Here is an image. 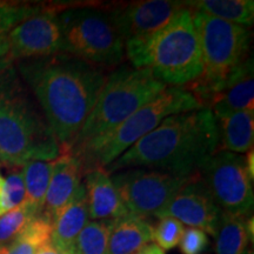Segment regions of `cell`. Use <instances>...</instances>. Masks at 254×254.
Segmentation results:
<instances>
[{
  "mask_svg": "<svg viewBox=\"0 0 254 254\" xmlns=\"http://www.w3.org/2000/svg\"><path fill=\"white\" fill-rule=\"evenodd\" d=\"M17 65L59 142L60 153L68 151L106 81L104 68L66 53L20 60Z\"/></svg>",
  "mask_w": 254,
  "mask_h": 254,
  "instance_id": "cell-1",
  "label": "cell"
},
{
  "mask_svg": "<svg viewBox=\"0 0 254 254\" xmlns=\"http://www.w3.org/2000/svg\"><path fill=\"white\" fill-rule=\"evenodd\" d=\"M218 147L217 120L205 107L170 116L105 168L110 174L140 167L192 178Z\"/></svg>",
  "mask_w": 254,
  "mask_h": 254,
  "instance_id": "cell-2",
  "label": "cell"
},
{
  "mask_svg": "<svg viewBox=\"0 0 254 254\" xmlns=\"http://www.w3.org/2000/svg\"><path fill=\"white\" fill-rule=\"evenodd\" d=\"M60 145L12 63H0V161L21 167L53 161Z\"/></svg>",
  "mask_w": 254,
  "mask_h": 254,
  "instance_id": "cell-3",
  "label": "cell"
},
{
  "mask_svg": "<svg viewBox=\"0 0 254 254\" xmlns=\"http://www.w3.org/2000/svg\"><path fill=\"white\" fill-rule=\"evenodd\" d=\"M125 55L133 67L148 69L166 86L192 85L202 72L193 12L186 7L151 37L125 44Z\"/></svg>",
  "mask_w": 254,
  "mask_h": 254,
  "instance_id": "cell-4",
  "label": "cell"
},
{
  "mask_svg": "<svg viewBox=\"0 0 254 254\" xmlns=\"http://www.w3.org/2000/svg\"><path fill=\"white\" fill-rule=\"evenodd\" d=\"M167 86L146 68L123 65L107 74L90 116L68 151L79 160L139 107Z\"/></svg>",
  "mask_w": 254,
  "mask_h": 254,
  "instance_id": "cell-5",
  "label": "cell"
},
{
  "mask_svg": "<svg viewBox=\"0 0 254 254\" xmlns=\"http://www.w3.org/2000/svg\"><path fill=\"white\" fill-rule=\"evenodd\" d=\"M193 21L201 50L202 72L198 80L187 87L205 107L249 58L251 33L247 27L199 12H193Z\"/></svg>",
  "mask_w": 254,
  "mask_h": 254,
  "instance_id": "cell-6",
  "label": "cell"
},
{
  "mask_svg": "<svg viewBox=\"0 0 254 254\" xmlns=\"http://www.w3.org/2000/svg\"><path fill=\"white\" fill-rule=\"evenodd\" d=\"M200 109L205 107L189 90L167 86L84 154L80 159L82 173L93 167H107L170 116Z\"/></svg>",
  "mask_w": 254,
  "mask_h": 254,
  "instance_id": "cell-7",
  "label": "cell"
},
{
  "mask_svg": "<svg viewBox=\"0 0 254 254\" xmlns=\"http://www.w3.org/2000/svg\"><path fill=\"white\" fill-rule=\"evenodd\" d=\"M64 53L101 68L116 67L125 57V43L110 11L72 7L58 12Z\"/></svg>",
  "mask_w": 254,
  "mask_h": 254,
  "instance_id": "cell-8",
  "label": "cell"
},
{
  "mask_svg": "<svg viewBox=\"0 0 254 254\" xmlns=\"http://www.w3.org/2000/svg\"><path fill=\"white\" fill-rule=\"evenodd\" d=\"M128 214L146 219L159 217L178 190L190 178L148 168H126L111 173Z\"/></svg>",
  "mask_w": 254,
  "mask_h": 254,
  "instance_id": "cell-9",
  "label": "cell"
},
{
  "mask_svg": "<svg viewBox=\"0 0 254 254\" xmlns=\"http://www.w3.org/2000/svg\"><path fill=\"white\" fill-rule=\"evenodd\" d=\"M199 176L221 212L250 217L254 202L253 185L243 155L217 151Z\"/></svg>",
  "mask_w": 254,
  "mask_h": 254,
  "instance_id": "cell-10",
  "label": "cell"
},
{
  "mask_svg": "<svg viewBox=\"0 0 254 254\" xmlns=\"http://www.w3.org/2000/svg\"><path fill=\"white\" fill-rule=\"evenodd\" d=\"M55 8H43L7 33L9 51L6 62L44 58L64 53V38Z\"/></svg>",
  "mask_w": 254,
  "mask_h": 254,
  "instance_id": "cell-11",
  "label": "cell"
},
{
  "mask_svg": "<svg viewBox=\"0 0 254 254\" xmlns=\"http://www.w3.org/2000/svg\"><path fill=\"white\" fill-rule=\"evenodd\" d=\"M186 7L185 1L145 0L120 6L110 12L124 43L127 44L151 37Z\"/></svg>",
  "mask_w": 254,
  "mask_h": 254,
  "instance_id": "cell-12",
  "label": "cell"
},
{
  "mask_svg": "<svg viewBox=\"0 0 254 254\" xmlns=\"http://www.w3.org/2000/svg\"><path fill=\"white\" fill-rule=\"evenodd\" d=\"M161 217L174 218L183 225L215 237L221 211L198 174L178 190L158 218Z\"/></svg>",
  "mask_w": 254,
  "mask_h": 254,
  "instance_id": "cell-13",
  "label": "cell"
},
{
  "mask_svg": "<svg viewBox=\"0 0 254 254\" xmlns=\"http://www.w3.org/2000/svg\"><path fill=\"white\" fill-rule=\"evenodd\" d=\"M52 164V176L41 213L51 221L74 199L82 185L81 161L71 152H62Z\"/></svg>",
  "mask_w": 254,
  "mask_h": 254,
  "instance_id": "cell-14",
  "label": "cell"
},
{
  "mask_svg": "<svg viewBox=\"0 0 254 254\" xmlns=\"http://www.w3.org/2000/svg\"><path fill=\"white\" fill-rule=\"evenodd\" d=\"M84 185L91 220L114 221L128 214L105 167H93L85 172Z\"/></svg>",
  "mask_w": 254,
  "mask_h": 254,
  "instance_id": "cell-15",
  "label": "cell"
},
{
  "mask_svg": "<svg viewBox=\"0 0 254 254\" xmlns=\"http://www.w3.org/2000/svg\"><path fill=\"white\" fill-rule=\"evenodd\" d=\"M214 117H221L238 111L254 110L253 59L247 58L231 74L220 91L209 103Z\"/></svg>",
  "mask_w": 254,
  "mask_h": 254,
  "instance_id": "cell-16",
  "label": "cell"
},
{
  "mask_svg": "<svg viewBox=\"0 0 254 254\" xmlns=\"http://www.w3.org/2000/svg\"><path fill=\"white\" fill-rule=\"evenodd\" d=\"M90 221L86 190L82 185L74 199L57 213L52 220L51 245L72 252L75 239L85 225Z\"/></svg>",
  "mask_w": 254,
  "mask_h": 254,
  "instance_id": "cell-17",
  "label": "cell"
},
{
  "mask_svg": "<svg viewBox=\"0 0 254 254\" xmlns=\"http://www.w3.org/2000/svg\"><path fill=\"white\" fill-rule=\"evenodd\" d=\"M153 226L146 219L127 214L112 222L109 254H134L152 243Z\"/></svg>",
  "mask_w": 254,
  "mask_h": 254,
  "instance_id": "cell-18",
  "label": "cell"
},
{
  "mask_svg": "<svg viewBox=\"0 0 254 254\" xmlns=\"http://www.w3.org/2000/svg\"><path fill=\"white\" fill-rule=\"evenodd\" d=\"M219 144L222 150L232 153H247L253 148L254 110L238 111L215 117Z\"/></svg>",
  "mask_w": 254,
  "mask_h": 254,
  "instance_id": "cell-19",
  "label": "cell"
},
{
  "mask_svg": "<svg viewBox=\"0 0 254 254\" xmlns=\"http://www.w3.org/2000/svg\"><path fill=\"white\" fill-rule=\"evenodd\" d=\"M253 218L221 212L215 234V254H246L253 236Z\"/></svg>",
  "mask_w": 254,
  "mask_h": 254,
  "instance_id": "cell-20",
  "label": "cell"
},
{
  "mask_svg": "<svg viewBox=\"0 0 254 254\" xmlns=\"http://www.w3.org/2000/svg\"><path fill=\"white\" fill-rule=\"evenodd\" d=\"M190 11L214 17L240 26H252L254 21L253 0H198L185 1Z\"/></svg>",
  "mask_w": 254,
  "mask_h": 254,
  "instance_id": "cell-21",
  "label": "cell"
},
{
  "mask_svg": "<svg viewBox=\"0 0 254 254\" xmlns=\"http://www.w3.org/2000/svg\"><path fill=\"white\" fill-rule=\"evenodd\" d=\"M52 221L43 214L33 219L21 233L4 245H0V254H37L51 244Z\"/></svg>",
  "mask_w": 254,
  "mask_h": 254,
  "instance_id": "cell-22",
  "label": "cell"
},
{
  "mask_svg": "<svg viewBox=\"0 0 254 254\" xmlns=\"http://www.w3.org/2000/svg\"><path fill=\"white\" fill-rule=\"evenodd\" d=\"M52 168V161H28L21 166L26 190V202L37 208L40 213H43Z\"/></svg>",
  "mask_w": 254,
  "mask_h": 254,
  "instance_id": "cell-23",
  "label": "cell"
},
{
  "mask_svg": "<svg viewBox=\"0 0 254 254\" xmlns=\"http://www.w3.org/2000/svg\"><path fill=\"white\" fill-rule=\"evenodd\" d=\"M113 221H88L75 239L73 254H109V238Z\"/></svg>",
  "mask_w": 254,
  "mask_h": 254,
  "instance_id": "cell-24",
  "label": "cell"
},
{
  "mask_svg": "<svg viewBox=\"0 0 254 254\" xmlns=\"http://www.w3.org/2000/svg\"><path fill=\"white\" fill-rule=\"evenodd\" d=\"M39 215H41L40 212L26 201L0 215V245L13 240L33 219Z\"/></svg>",
  "mask_w": 254,
  "mask_h": 254,
  "instance_id": "cell-25",
  "label": "cell"
},
{
  "mask_svg": "<svg viewBox=\"0 0 254 254\" xmlns=\"http://www.w3.org/2000/svg\"><path fill=\"white\" fill-rule=\"evenodd\" d=\"M26 201V190H25L24 174L21 167H14L8 176L4 178L2 186L1 207L2 212L11 211Z\"/></svg>",
  "mask_w": 254,
  "mask_h": 254,
  "instance_id": "cell-26",
  "label": "cell"
},
{
  "mask_svg": "<svg viewBox=\"0 0 254 254\" xmlns=\"http://www.w3.org/2000/svg\"><path fill=\"white\" fill-rule=\"evenodd\" d=\"M43 8L37 5L0 1V34H7L21 21L38 14Z\"/></svg>",
  "mask_w": 254,
  "mask_h": 254,
  "instance_id": "cell-27",
  "label": "cell"
},
{
  "mask_svg": "<svg viewBox=\"0 0 254 254\" xmlns=\"http://www.w3.org/2000/svg\"><path fill=\"white\" fill-rule=\"evenodd\" d=\"M184 225L177 219L171 217L159 218V222L153 227V239L155 245L164 251H170L179 245L182 239Z\"/></svg>",
  "mask_w": 254,
  "mask_h": 254,
  "instance_id": "cell-28",
  "label": "cell"
},
{
  "mask_svg": "<svg viewBox=\"0 0 254 254\" xmlns=\"http://www.w3.org/2000/svg\"><path fill=\"white\" fill-rule=\"evenodd\" d=\"M208 245V237L204 231L194 227L184 230L179 241V249L183 254H201Z\"/></svg>",
  "mask_w": 254,
  "mask_h": 254,
  "instance_id": "cell-29",
  "label": "cell"
},
{
  "mask_svg": "<svg viewBox=\"0 0 254 254\" xmlns=\"http://www.w3.org/2000/svg\"><path fill=\"white\" fill-rule=\"evenodd\" d=\"M9 51L7 34H0V63L4 62L7 58Z\"/></svg>",
  "mask_w": 254,
  "mask_h": 254,
  "instance_id": "cell-30",
  "label": "cell"
},
{
  "mask_svg": "<svg viewBox=\"0 0 254 254\" xmlns=\"http://www.w3.org/2000/svg\"><path fill=\"white\" fill-rule=\"evenodd\" d=\"M134 254H165V252L160 247H158L155 244H148L145 247H142L141 250H139L138 252H135Z\"/></svg>",
  "mask_w": 254,
  "mask_h": 254,
  "instance_id": "cell-31",
  "label": "cell"
},
{
  "mask_svg": "<svg viewBox=\"0 0 254 254\" xmlns=\"http://www.w3.org/2000/svg\"><path fill=\"white\" fill-rule=\"evenodd\" d=\"M37 254H73V253L68 252V251L59 250L53 245H51V244H49V245L43 247V249H41Z\"/></svg>",
  "mask_w": 254,
  "mask_h": 254,
  "instance_id": "cell-32",
  "label": "cell"
},
{
  "mask_svg": "<svg viewBox=\"0 0 254 254\" xmlns=\"http://www.w3.org/2000/svg\"><path fill=\"white\" fill-rule=\"evenodd\" d=\"M254 155H253V148L251 151L247 152V157L245 158V164H246V168H247V172H249L250 177L254 178Z\"/></svg>",
  "mask_w": 254,
  "mask_h": 254,
  "instance_id": "cell-33",
  "label": "cell"
},
{
  "mask_svg": "<svg viewBox=\"0 0 254 254\" xmlns=\"http://www.w3.org/2000/svg\"><path fill=\"white\" fill-rule=\"evenodd\" d=\"M2 186H4V178H2L1 173H0V215L4 214L1 207V195H2Z\"/></svg>",
  "mask_w": 254,
  "mask_h": 254,
  "instance_id": "cell-34",
  "label": "cell"
}]
</instances>
